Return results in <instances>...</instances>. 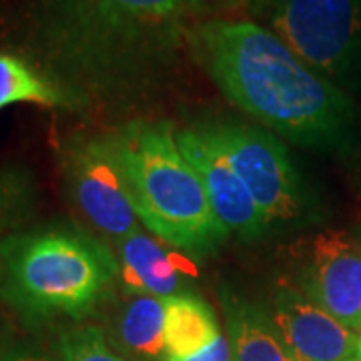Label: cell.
Instances as JSON below:
<instances>
[{
  "instance_id": "cell-4",
  "label": "cell",
  "mask_w": 361,
  "mask_h": 361,
  "mask_svg": "<svg viewBox=\"0 0 361 361\" xmlns=\"http://www.w3.org/2000/svg\"><path fill=\"white\" fill-rule=\"evenodd\" d=\"M2 295L28 319L85 317L118 279V257L92 235L49 227L0 245Z\"/></svg>"
},
{
  "instance_id": "cell-1",
  "label": "cell",
  "mask_w": 361,
  "mask_h": 361,
  "mask_svg": "<svg viewBox=\"0 0 361 361\" xmlns=\"http://www.w3.org/2000/svg\"><path fill=\"white\" fill-rule=\"evenodd\" d=\"M205 0H32L37 68L73 101L133 103L161 89L189 51Z\"/></svg>"
},
{
  "instance_id": "cell-12",
  "label": "cell",
  "mask_w": 361,
  "mask_h": 361,
  "mask_svg": "<svg viewBox=\"0 0 361 361\" xmlns=\"http://www.w3.org/2000/svg\"><path fill=\"white\" fill-rule=\"evenodd\" d=\"M233 361H295L267 307L247 299H225Z\"/></svg>"
},
{
  "instance_id": "cell-18",
  "label": "cell",
  "mask_w": 361,
  "mask_h": 361,
  "mask_svg": "<svg viewBox=\"0 0 361 361\" xmlns=\"http://www.w3.org/2000/svg\"><path fill=\"white\" fill-rule=\"evenodd\" d=\"M273 2H275V0H235V4H237L239 8H243L247 14H251V16H261V18H263V14L269 11V6Z\"/></svg>"
},
{
  "instance_id": "cell-22",
  "label": "cell",
  "mask_w": 361,
  "mask_h": 361,
  "mask_svg": "<svg viewBox=\"0 0 361 361\" xmlns=\"http://www.w3.org/2000/svg\"><path fill=\"white\" fill-rule=\"evenodd\" d=\"M231 2H235V0H231Z\"/></svg>"
},
{
  "instance_id": "cell-17",
  "label": "cell",
  "mask_w": 361,
  "mask_h": 361,
  "mask_svg": "<svg viewBox=\"0 0 361 361\" xmlns=\"http://www.w3.org/2000/svg\"><path fill=\"white\" fill-rule=\"evenodd\" d=\"M187 361H233V351L231 343L225 336H221L213 345H209L205 351L197 353L195 357Z\"/></svg>"
},
{
  "instance_id": "cell-8",
  "label": "cell",
  "mask_w": 361,
  "mask_h": 361,
  "mask_svg": "<svg viewBox=\"0 0 361 361\" xmlns=\"http://www.w3.org/2000/svg\"><path fill=\"white\" fill-rule=\"evenodd\" d=\"M295 289L361 334V239L345 229L315 233L299 251Z\"/></svg>"
},
{
  "instance_id": "cell-5",
  "label": "cell",
  "mask_w": 361,
  "mask_h": 361,
  "mask_svg": "<svg viewBox=\"0 0 361 361\" xmlns=\"http://www.w3.org/2000/svg\"><path fill=\"white\" fill-rule=\"evenodd\" d=\"M265 25L336 87H361V0H275Z\"/></svg>"
},
{
  "instance_id": "cell-14",
  "label": "cell",
  "mask_w": 361,
  "mask_h": 361,
  "mask_svg": "<svg viewBox=\"0 0 361 361\" xmlns=\"http://www.w3.org/2000/svg\"><path fill=\"white\" fill-rule=\"evenodd\" d=\"M115 339H109L118 353L141 361H167L165 345V299L135 295L116 315Z\"/></svg>"
},
{
  "instance_id": "cell-10",
  "label": "cell",
  "mask_w": 361,
  "mask_h": 361,
  "mask_svg": "<svg viewBox=\"0 0 361 361\" xmlns=\"http://www.w3.org/2000/svg\"><path fill=\"white\" fill-rule=\"evenodd\" d=\"M271 317L295 361H353L360 334L317 307L295 287L273 293Z\"/></svg>"
},
{
  "instance_id": "cell-15",
  "label": "cell",
  "mask_w": 361,
  "mask_h": 361,
  "mask_svg": "<svg viewBox=\"0 0 361 361\" xmlns=\"http://www.w3.org/2000/svg\"><path fill=\"white\" fill-rule=\"evenodd\" d=\"M18 103L66 106L68 99L26 59L0 52V111Z\"/></svg>"
},
{
  "instance_id": "cell-7",
  "label": "cell",
  "mask_w": 361,
  "mask_h": 361,
  "mask_svg": "<svg viewBox=\"0 0 361 361\" xmlns=\"http://www.w3.org/2000/svg\"><path fill=\"white\" fill-rule=\"evenodd\" d=\"M65 177L68 193L92 227L121 243L139 231L127 179L116 155L113 135L80 137L66 147Z\"/></svg>"
},
{
  "instance_id": "cell-20",
  "label": "cell",
  "mask_w": 361,
  "mask_h": 361,
  "mask_svg": "<svg viewBox=\"0 0 361 361\" xmlns=\"http://www.w3.org/2000/svg\"><path fill=\"white\" fill-rule=\"evenodd\" d=\"M355 360L361 361V334H360V343H357V353H355Z\"/></svg>"
},
{
  "instance_id": "cell-13",
  "label": "cell",
  "mask_w": 361,
  "mask_h": 361,
  "mask_svg": "<svg viewBox=\"0 0 361 361\" xmlns=\"http://www.w3.org/2000/svg\"><path fill=\"white\" fill-rule=\"evenodd\" d=\"M223 336L215 311L197 295L165 299V345L167 360L187 361L205 351Z\"/></svg>"
},
{
  "instance_id": "cell-6",
  "label": "cell",
  "mask_w": 361,
  "mask_h": 361,
  "mask_svg": "<svg viewBox=\"0 0 361 361\" xmlns=\"http://www.w3.org/2000/svg\"><path fill=\"white\" fill-rule=\"evenodd\" d=\"M273 229H295L319 217V207L283 142L241 123H207Z\"/></svg>"
},
{
  "instance_id": "cell-9",
  "label": "cell",
  "mask_w": 361,
  "mask_h": 361,
  "mask_svg": "<svg viewBox=\"0 0 361 361\" xmlns=\"http://www.w3.org/2000/svg\"><path fill=\"white\" fill-rule=\"evenodd\" d=\"M177 142L180 153L199 173L211 209L227 233L241 239L265 237L269 233L267 221L209 125L177 130Z\"/></svg>"
},
{
  "instance_id": "cell-23",
  "label": "cell",
  "mask_w": 361,
  "mask_h": 361,
  "mask_svg": "<svg viewBox=\"0 0 361 361\" xmlns=\"http://www.w3.org/2000/svg\"><path fill=\"white\" fill-rule=\"evenodd\" d=\"M353 361H357V360H353Z\"/></svg>"
},
{
  "instance_id": "cell-19",
  "label": "cell",
  "mask_w": 361,
  "mask_h": 361,
  "mask_svg": "<svg viewBox=\"0 0 361 361\" xmlns=\"http://www.w3.org/2000/svg\"><path fill=\"white\" fill-rule=\"evenodd\" d=\"M0 361H49L44 355H40L32 349H14L11 353H6Z\"/></svg>"
},
{
  "instance_id": "cell-11",
  "label": "cell",
  "mask_w": 361,
  "mask_h": 361,
  "mask_svg": "<svg viewBox=\"0 0 361 361\" xmlns=\"http://www.w3.org/2000/svg\"><path fill=\"white\" fill-rule=\"evenodd\" d=\"M116 245L118 279L133 295L159 299L183 295L180 291L185 285L197 277V267L185 253L141 229L130 233Z\"/></svg>"
},
{
  "instance_id": "cell-24",
  "label": "cell",
  "mask_w": 361,
  "mask_h": 361,
  "mask_svg": "<svg viewBox=\"0 0 361 361\" xmlns=\"http://www.w3.org/2000/svg\"><path fill=\"white\" fill-rule=\"evenodd\" d=\"M167 361H171V360H167Z\"/></svg>"
},
{
  "instance_id": "cell-3",
  "label": "cell",
  "mask_w": 361,
  "mask_h": 361,
  "mask_svg": "<svg viewBox=\"0 0 361 361\" xmlns=\"http://www.w3.org/2000/svg\"><path fill=\"white\" fill-rule=\"evenodd\" d=\"M135 213L151 235L185 255H205L229 237L199 173L180 153L167 121H130L113 130Z\"/></svg>"
},
{
  "instance_id": "cell-21",
  "label": "cell",
  "mask_w": 361,
  "mask_h": 361,
  "mask_svg": "<svg viewBox=\"0 0 361 361\" xmlns=\"http://www.w3.org/2000/svg\"><path fill=\"white\" fill-rule=\"evenodd\" d=\"M0 223H2V213H0ZM0 245H2V241H0Z\"/></svg>"
},
{
  "instance_id": "cell-2",
  "label": "cell",
  "mask_w": 361,
  "mask_h": 361,
  "mask_svg": "<svg viewBox=\"0 0 361 361\" xmlns=\"http://www.w3.org/2000/svg\"><path fill=\"white\" fill-rule=\"evenodd\" d=\"M189 51L229 103L287 141L329 155L355 149V103L267 26L245 18L201 20L189 37Z\"/></svg>"
},
{
  "instance_id": "cell-16",
  "label": "cell",
  "mask_w": 361,
  "mask_h": 361,
  "mask_svg": "<svg viewBox=\"0 0 361 361\" xmlns=\"http://www.w3.org/2000/svg\"><path fill=\"white\" fill-rule=\"evenodd\" d=\"M56 351L59 361H129L97 325H80L65 331Z\"/></svg>"
}]
</instances>
